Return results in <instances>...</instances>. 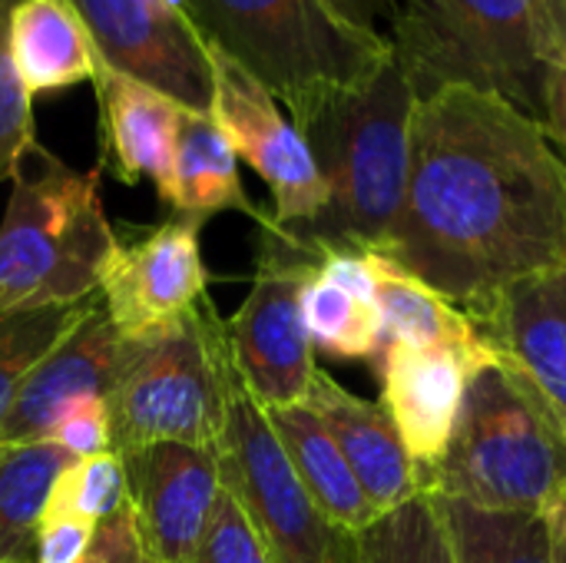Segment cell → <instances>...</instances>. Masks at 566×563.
<instances>
[{
	"label": "cell",
	"instance_id": "cell-1",
	"mask_svg": "<svg viewBox=\"0 0 566 563\" xmlns=\"http://www.w3.org/2000/svg\"><path fill=\"white\" fill-rule=\"evenodd\" d=\"M481 312L507 285L566 262V156L514 103L441 86L415 103L401 219L381 252Z\"/></svg>",
	"mask_w": 566,
	"mask_h": 563
},
{
	"label": "cell",
	"instance_id": "cell-2",
	"mask_svg": "<svg viewBox=\"0 0 566 563\" xmlns=\"http://www.w3.org/2000/svg\"><path fill=\"white\" fill-rule=\"evenodd\" d=\"M415 103L418 93L391 56L368 86L335 96L298 129L325 179L328 206L315 222L282 229L295 246L315 256L385 249L405 209Z\"/></svg>",
	"mask_w": 566,
	"mask_h": 563
},
{
	"label": "cell",
	"instance_id": "cell-3",
	"mask_svg": "<svg viewBox=\"0 0 566 563\" xmlns=\"http://www.w3.org/2000/svg\"><path fill=\"white\" fill-rule=\"evenodd\" d=\"M202 40L242 63L302 129L325 103L368 86L395 56L388 33L338 0H186Z\"/></svg>",
	"mask_w": 566,
	"mask_h": 563
},
{
	"label": "cell",
	"instance_id": "cell-4",
	"mask_svg": "<svg viewBox=\"0 0 566 563\" xmlns=\"http://www.w3.org/2000/svg\"><path fill=\"white\" fill-rule=\"evenodd\" d=\"M428 494L484 511L557 514L566 501V428L507 362L471 375L451 445Z\"/></svg>",
	"mask_w": 566,
	"mask_h": 563
},
{
	"label": "cell",
	"instance_id": "cell-5",
	"mask_svg": "<svg viewBox=\"0 0 566 563\" xmlns=\"http://www.w3.org/2000/svg\"><path fill=\"white\" fill-rule=\"evenodd\" d=\"M99 176V166L70 169L40 143L23 153L0 226V312L83 302L99 292L116 246Z\"/></svg>",
	"mask_w": 566,
	"mask_h": 563
},
{
	"label": "cell",
	"instance_id": "cell-6",
	"mask_svg": "<svg viewBox=\"0 0 566 563\" xmlns=\"http://www.w3.org/2000/svg\"><path fill=\"white\" fill-rule=\"evenodd\" d=\"M229 368L226 319L209 292L179 319L143 335H123L106 395L113 451L159 441L219 445Z\"/></svg>",
	"mask_w": 566,
	"mask_h": 563
},
{
	"label": "cell",
	"instance_id": "cell-7",
	"mask_svg": "<svg viewBox=\"0 0 566 563\" xmlns=\"http://www.w3.org/2000/svg\"><path fill=\"white\" fill-rule=\"evenodd\" d=\"M388 40L418 96L471 86L544 123L551 63L534 0H398Z\"/></svg>",
	"mask_w": 566,
	"mask_h": 563
},
{
	"label": "cell",
	"instance_id": "cell-8",
	"mask_svg": "<svg viewBox=\"0 0 566 563\" xmlns=\"http://www.w3.org/2000/svg\"><path fill=\"white\" fill-rule=\"evenodd\" d=\"M222 488L249 514L275 563H358V538L322 514L295 475L265 411L242 385L235 362L226 382L219 435Z\"/></svg>",
	"mask_w": 566,
	"mask_h": 563
},
{
	"label": "cell",
	"instance_id": "cell-9",
	"mask_svg": "<svg viewBox=\"0 0 566 563\" xmlns=\"http://www.w3.org/2000/svg\"><path fill=\"white\" fill-rule=\"evenodd\" d=\"M259 226L255 279L226 332L235 372L259 408H285L305 402L318 368L302 322V289L315 275L318 256L275 229L272 216H262Z\"/></svg>",
	"mask_w": 566,
	"mask_h": 563
},
{
	"label": "cell",
	"instance_id": "cell-10",
	"mask_svg": "<svg viewBox=\"0 0 566 563\" xmlns=\"http://www.w3.org/2000/svg\"><path fill=\"white\" fill-rule=\"evenodd\" d=\"M212 70L209 116L235 149L272 189V226L302 229L328 206L325 179L295 123L279 110V100L226 50L206 40Z\"/></svg>",
	"mask_w": 566,
	"mask_h": 563
},
{
	"label": "cell",
	"instance_id": "cell-11",
	"mask_svg": "<svg viewBox=\"0 0 566 563\" xmlns=\"http://www.w3.org/2000/svg\"><path fill=\"white\" fill-rule=\"evenodd\" d=\"M93 46L113 70L159 90L189 113H209L212 70L206 40L186 10L166 0H70Z\"/></svg>",
	"mask_w": 566,
	"mask_h": 563
},
{
	"label": "cell",
	"instance_id": "cell-12",
	"mask_svg": "<svg viewBox=\"0 0 566 563\" xmlns=\"http://www.w3.org/2000/svg\"><path fill=\"white\" fill-rule=\"evenodd\" d=\"M116 455L126 475V504L149 563L192 561L222 491L219 448L159 441Z\"/></svg>",
	"mask_w": 566,
	"mask_h": 563
},
{
	"label": "cell",
	"instance_id": "cell-13",
	"mask_svg": "<svg viewBox=\"0 0 566 563\" xmlns=\"http://www.w3.org/2000/svg\"><path fill=\"white\" fill-rule=\"evenodd\" d=\"M199 219L172 216L116 236L99 275V299L123 335L153 332L206 295L209 272L199 256Z\"/></svg>",
	"mask_w": 566,
	"mask_h": 563
},
{
	"label": "cell",
	"instance_id": "cell-14",
	"mask_svg": "<svg viewBox=\"0 0 566 563\" xmlns=\"http://www.w3.org/2000/svg\"><path fill=\"white\" fill-rule=\"evenodd\" d=\"M497 362V358H491ZM484 358H471L451 348H418V345H381L378 375H381V405L391 415L405 451L411 455L421 484L428 491L431 471L444 458L454 425L464 408L471 375Z\"/></svg>",
	"mask_w": 566,
	"mask_h": 563
},
{
	"label": "cell",
	"instance_id": "cell-15",
	"mask_svg": "<svg viewBox=\"0 0 566 563\" xmlns=\"http://www.w3.org/2000/svg\"><path fill=\"white\" fill-rule=\"evenodd\" d=\"M123 332L103 309V299L86 309V315L40 358L27 375L7 415L0 418V445L46 441L56 418L83 402L103 398L113 388V372L119 358Z\"/></svg>",
	"mask_w": 566,
	"mask_h": 563
},
{
	"label": "cell",
	"instance_id": "cell-16",
	"mask_svg": "<svg viewBox=\"0 0 566 563\" xmlns=\"http://www.w3.org/2000/svg\"><path fill=\"white\" fill-rule=\"evenodd\" d=\"M471 319L566 428V262L507 285Z\"/></svg>",
	"mask_w": 566,
	"mask_h": 563
},
{
	"label": "cell",
	"instance_id": "cell-17",
	"mask_svg": "<svg viewBox=\"0 0 566 563\" xmlns=\"http://www.w3.org/2000/svg\"><path fill=\"white\" fill-rule=\"evenodd\" d=\"M96 100H99V169L136 186L153 179L159 199L172 202V166H176V133L182 106L159 90L113 70L96 53Z\"/></svg>",
	"mask_w": 566,
	"mask_h": 563
},
{
	"label": "cell",
	"instance_id": "cell-18",
	"mask_svg": "<svg viewBox=\"0 0 566 563\" xmlns=\"http://www.w3.org/2000/svg\"><path fill=\"white\" fill-rule=\"evenodd\" d=\"M305 405L328 428L378 514H388L405 501L428 494L385 405L348 392L322 368H315L312 375Z\"/></svg>",
	"mask_w": 566,
	"mask_h": 563
},
{
	"label": "cell",
	"instance_id": "cell-19",
	"mask_svg": "<svg viewBox=\"0 0 566 563\" xmlns=\"http://www.w3.org/2000/svg\"><path fill=\"white\" fill-rule=\"evenodd\" d=\"M262 411L275 438L282 441L295 475L302 478L305 491L322 508V514L335 521L342 531L358 538L378 518V511L365 498L355 471L348 468L342 448L318 421V415L305 402L285 408H262Z\"/></svg>",
	"mask_w": 566,
	"mask_h": 563
},
{
	"label": "cell",
	"instance_id": "cell-20",
	"mask_svg": "<svg viewBox=\"0 0 566 563\" xmlns=\"http://www.w3.org/2000/svg\"><path fill=\"white\" fill-rule=\"evenodd\" d=\"M378 285V315H381V345L401 342L418 348H451L471 358H497V352L484 342L474 319L438 295L431 285L405 272L385 256L368 252Z\"/></svg>",
	"mask_w": 566,
	"mask_h": 563
},
{
	"label": "cell",
	"instance_id": "cell-21",
	"mask_svg": "<svg viewBox=\"0 0 566 563\" xmlns=\"http://www.w3.org/2000/svg\"><path fill=\"white\" fill-rule=\"evenodd\" d=\"M10 50L30 96L66 90L96 73V46L70 0H17Z\"/></svg>",
	"mask_w": 566,
	"mask_h": 563
},
{
	"label": "cell",
	"instance_id": "cell-22",
	"mask_svg": "<svg viewBox=\"0 0 566 563\" xmlns=\"http://www.w3.org/2000/svg\"><path fill=\"white\" fill-rule=\"evenodd\" d=\"M172 212L206 222L222 209H242L255 222L262 212L249 202L239 156L212 123L209 113H182L176 133V166H172Z\"/></svg>",
	"mask_w": 566,
	"mask_h": 563
},
{
	"label": "cell",
	"instance_id": "cell-23",
	"mask_svg": "<svg viewBox=\"0 0 566 563\" xmlns=\"http://www.w3.org/2000/svg\"><path fill=\"white\" fill-rule=\"evenodd\" d=\"M73 465L53 441L0 445V563H33L50 491Z\"/></svg>",
	"mask_w": 566,
	"mask_h": 563
},
{
	"label": "cell",
	"instance_id": "cell-24",
	"mask_svg": "<svg viewBox=\"0 0 566 563\" xmlns=\"http://www.w3.org/2000/svg\"><path fill=\"white\" fill-rule=\"evenodd\" d=\"M458 563H557V524L551 514L484 511L438 498Z\"/></svg>",
	"mask_w": 566,
	"mask_h": 563
},
{
	"label": "cell",
	"instance_id": "cell-25",
	"mask_svg": "<svg viewBox=\"0 0 566 563\" xmlns=\"http://www.w3.org/2000/svg\"><path fill=\"white\" fill-rule=\"evenodd\" d=\"M302 322L312 348L332 358H378L381 352L378 305H368L322 279L318 269L302 289Z\"/></svg>",
	"mask_w": 566,
	"mask_h": 563
},
{
	"label": "cell",
	"instance_id": "cell-26",
	"mask_svg": "<svg viewBox=\"0 0 566 563\" xmlns=\"http://www.w3.org/2000/svg\"><path fill=\"white\" fill-rule=\"evenodd\" d=\"M358 563H458L438 501L418 494L378 514L358 534Z\"/></svg>",
	"mask_w": 566,
	"mask_h": 563
},
{
	"label": "cell",
	"instance_id": "cell-27",
	"mask_svg": "<svg viewBox=\"0 0 566 563\" xmlns=\"http://www.w3.org/2000/svg\"><path fill=\"white\" fill-rule=\"evenodd\" d=\"M99 295V292H96ZM96 295L66 305H36V309H7L0 312V418L17 398L27 375L40 358L86 315Z\"/></svg>",
	"mask_w": 566,
	"mask_h": 563
},
{
	"label": "cell",
	"instance_id": "cell-28",
	"mask_svg": "<svg viewBox=\"0 0 566 563\" xmlns=\"http://www.w3.org/2000/svg\"><path fill=\"white\" fill-rule=\"evenodd\" d=\"M123 504H126V475L116 451H103L96 458L66 468L46 501V508L80 514L93 524L106 521Z\"/></svg>",
	"mask_w": 566,
	"mask_h": 563
},
{
	"label": "cell",
	"instance_id": "cell-29",
	"mask_svg": "<svg viewBox=\"0 0 566 563\" xmlns=\"http://www.w3.org/2000/svg\"><path fill=\"white\" fill-rule=\"evenodd\" d=\"M17 0H0V183L13 179L17 163L36 143L33 136V110L30 93L17 73L10 50V13Z\"/></svg>",
	"mask_w": 566,
	"mask_h": 563
},
{
	"label": "cell",
	"instance_id": "cell-30",
	"mask_svg": "<svg viewBox=\"0 0 566 563\" xmlns=\"http://www.w3.org/2000/svg\"><path fill=\"white\" fill-rule=\"evenodd\" d=\"M189 563H275L229 488L219 491L206 538Z\"/></svg>",
	"mask_w": 566,
	"mask_h": 563
},
{
	"label": "cell",
	"instance_id": "cell-31",
	"mask_svg": "<svg viewBox=\"0 0 566 563\" xmlns=\"http://www.w3.org/2000/svg\"><path fill=\"white\" fill-rule=\"evenodd\" d=\"M53 445H60L66 455H73L76 461H86V458H96L103 451H113L109 445V415H106V402L103 398H83L76 405H70L50 438Z\"/></svg>",
	"mask_w": 566,
	"mask_h": 563
},
{
	"label": "cell",
	"instance_id": "cell-32",
	"mask_svg": "<svg viewBox=\"0 0 566 563\" xmlns=\"http://www.w3.org/2000/svg\"><path fill=\"white\" fill-rule=\"evenodd\" d=\"M96 524L70 514V511H43L40 531H36V557L33 563H83L93 544Z\"/></svg>",
	"mask_w": 566,
	"mask_h": 563
},
{
	"label": "cell",
	"instance_id": "cell-33",
	"mask_svg": "<svg viewBox=\"0 0 566 563\" xmlns=\"http://www.w3.org/2000/svg\"><path fill=\"white\" fill-rule=\"evenodd\" d=\"M83 563H149L143 541L136 534L129 504H123L116 514H109L106 521L96 524L90 554Z\"/></svg>",
	"mask_w": 566,
	"mask_h": 563
},
{
	"label": "cell",
	"instance_id": "cell-34",
	"mask_svg": "<svg viewBox=\"0 0 566 563\" xmlns=\"http://www.w3.org/2000/svg\"><path fill=\"white\" fill-rule=\"evenodd\" d=\"M544 46H547V63L566 66V0H534Z\"/></svg>",
	"mask_w": 566,
	"mask_h": 563
},
{
	"label": "cell",
	"instance_id": "cell-35",
	"mask_svg": "<svg viewBox=\"0 0 566 563\" xmlns=\"http://www.w3.org/2000/svg\"><path fill=\"white\" fill-rule=\"evenodd\" d=\"M544 126L566 156V66H551L544 90Z\"/></svg>",
	"mask_w": 566,
	"mask_h": 563
},
{
	"label": "cell",
	"instance_id": "cell-36",
	"mask_svg": "<svg viewBox=\"0 0 566 563\" xmlns=\"http://www.w3.org/2000/svg\"><path fill=\"white\" fill-rule=\"evenodd\" d=\"M358 23L365 27H378V17H391L398 0H338Z\"/></svg>",
	"mask_w": 566,
	"mask_h": 563
},
{
	"label": "cell",
	"instance_id": "cell-37",
	"mask_svg": "<svg viewBox=\"0 0 566 563\" xmlns=\"http://www.w3.org/2000/svg\"><path fill=\"white\" fill-rule=\"evenodd\" d=\"M554 524H557V563H566V511L564 508L554 514Z\"/></svg>",
	"mask_w": 566,
	"mask_h": 563
},
{
	"label": "cell",
	"instance_id": "cell-38",
	"mask_svg": "<svg viewBox=\"0 0 566 563\" xmlns=\"http://www.w3.org/2000/svg\"><path fill=\"white\" fill-rule=\"evenodd\" d=\"M564 511H566V501H564Z\"/></svg>",
	"mask_w": 566,
	"mask_h": 563
}]
</instances>
